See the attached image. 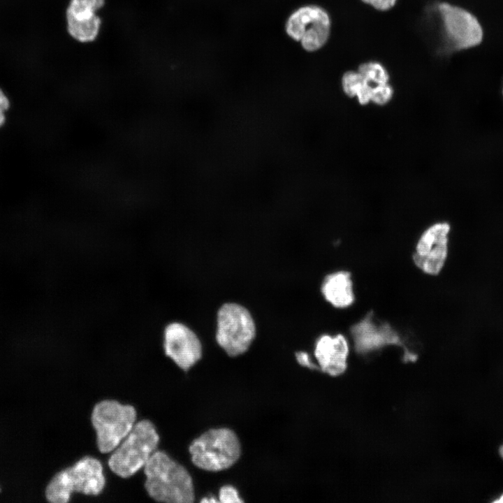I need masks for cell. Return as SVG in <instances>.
Returning a JSON list of instances; mask_svg holds the SVG:
<instances>
[{"mask_svg":"<svg viewBox=\"0 0 503 503\" xmlns=\"http://www.w3.org/2000/svg\"><path fill=\"white\" fill-rule=\"evenodd\" d=\"M451 225L446 221L435 223L421 235L413 260L423 272L438 275L444 268L449 253V234Z\"/></svg>","mask_w":503,"mask_h":503,"instance_id":"obj_9","label":"cell"},{"mask_svg":"<svg viewBox=\"0 0 503 503\" xmlns=\"http://www.w3.org/2000/svg\"><path fill=\"white\" fill-rule=\"evenodd\" d=\"M393 92V88L388 82L374 85L371 102L377 105H385L391 101Z\"/></svg>","mask_w":503,"mask_h":503,"instance_id":"obj_17","label":"cell"},{"mask_svg":"<svg viewBox=\"0 0 503 503\" xmlns=\"http://www.w3.org/2000/svg\"><path fill=\"white\" fill-rule=\"evenodd\" d=\"M105 486L99 460L86 456L55 474L45 488V497L52 503L69 502L73 493L98 495Z\"/></svg>","mask_w":503,"mask_h":503,"instance_id":"obj_2","label":"cell"},{"mask_svg":"<svg viewBox=\"0 0 503 503\" xmlns=\"http://www.w3.org/2000/svg\"><path fill=\"white\" fill-rule=\"evenodd\" d=\"M358 72L363 78L373 85L388 82L389 75L384 66L375 61L360 64Z\"/></svg>","mask_w":503,"mask_h":503,"instance_id":"obj_15","label":"cell"},{"mask_svg":"<svg viewBox=\"0 0 503 503\" xmlns=\"http://www.w3.org/2000/svg\"><path fill=\"white\" fill-rule=\"evenodd\" d=\"M321 293L329 303L337 308H346L355 300L351 274L344 270L326 275L321 284Z\"/></svg>","mask_w":503,"mask_h":503,"instance_id":"obj_13","label":"cell"},{"mask_svg":"<svg viewBox=\"0 0 503 503\" xmlns=\"http://www.w3.org/2000/svg\"><path fill=\"white\" fill-rule=\"evenodd\" d=\"M256 335L250 312L236 303H226L217 313L216 340L229 356L244 353Z\"/></svg>","mask_w":503,"mask_h":503,"instance_id":"obj_6","label":"cell"},{"mask_svg":"<svg viewBox=\"0 0 503 503\" xmlns=\"http://www.w3.org/2000/svg\"><path fill=\"white\" fill-rule=\"evenodd\" d=\"M163 349L165 354L184 371L189 370L202 356V345L196 333L179 322L166 327Z\"/></svg>","mask_w":503,"mask_h":503,"instance_id":"obj_10","label":"cell"},{"mask_svg":"<svg viewBox=\"0 0 503 503\" xmlns=\"http://www.w3.org/2000/svg\"><path fill=\"white\" fill-rule=\"evenodd\" d=\"M330 20L328 13L317 6H305L294 11L286 24V31L300 41L309 52L320 49L330 35Z\"/></svg>","mask_w":503,"mask_h":503,"instance_id":"obj_8","label":"cell"},{"mask_svg":"<svg viewBox=\"0 0 503 503\" xmlns=\"http://www.w3.org/2000/svg\"><path fill=\"white\" fill-rule=\"evenodd\" d=\"M218 500L221 503L243 502L236 488L231 485L223 486L219 489Z\"/></svg>","mask_w":503,"mask_h":503,"instance_id":"obj_18","label":"cell"},{"mask_svg":"<svg viewBox=\"0 0 503 503\" xmlns=\"http://www.w3.org/2000/svg\"><path fill=\"white\" fill-rule=\"evenodd\" d=\"M366 319L353 330L356 346L359 352L368 353L387 344H399L398 337L390 330L384 327L377 329L372 325L368 318Z\"/></svg>","mask_w":503,"mask_h":503,"instance_id":"obj_14","label":"cell"},{"mask_svg":"<svg viewBox=\"0 0 503 503\" xmlns=\"http://www.w3.org/2000/svg\"><path fill=\"white\" fill-rule=\"evenodd\" d=\"M361 1H363L364 3L370 4V5H372V2L374 1V0H361Z\"/></svg>","mask_w":503,"mask_h":503,"instance_id":"obj_25","label":"cell"},{"mask_svg":"<svg viewBox=\"0 0 503 503\" xmlns=\"http://www.w3.org/2000/svg\"><path fill=\"white\" fill-rule=\"evenodd\" d=\"M189 451L195 466L208 472H219L238 460L241 446L232 430L219 428L208 430L194 439Z\"/></svg>","mask_w":503,"mask_h":503,"instance_id":"obj_4","label":"cell"},{"mask_svg":"<svg viewBox=\"0 0 503 503\" xmlns=\"http://www.w3.org/2000/svg\"><path fill=\"white\" fill-rule=\"evenodd\" d=\"M363 82L364 78L358 71H347L342 78V90L347 96L354 98Z\"/></svg>","mask_w":503,"mask_h":503,"instance_id":"obj_16","label":"cell"},{"mask_svg":"<svg viewBox=\"0 0 503 503\" xmlns=\"http://www.w3.org/2000/svg\"><path fill=\"white\" fill-rule=\"evenodd\" d=\"M438 12L449 51L466 50L481 43L483 29L472 13L446 2L438 4Z\"/></svg>","mask_w":503,"mask_h":503,"instance_id":"obj_7","label":"cell"},{"mask_svg":"<svg viewBox=\"0 0 503 503\" xmlns=\"http://www.w3.org/2000/svg\"><path fill=\"white\" fill-rule=\"evenodd\" d=\"M143 469L145 490L154 500L166 503L194 501V483L189 472L164 451L156 450Z\"/></svg>","mask_w":503,"mask_h":503,"instance_id":"obj_1","label":"cell"},{"mask_svg":"<svg viewBox=\"0 0 503 503\" xmlns=\"http://www.w3.org/2000/svg\"><path fill=\"white\" fill-rule=\"evenodd\" d=\"M10 106L9 100L0 89V111L4 112Z\"/></svg>","mask_w":503,"mask_h":503,"instance_id":"obj_21","label":"cell"},{"mask_svg":"<svg viewBox=\"0 0 503 503\" xmlns=\"http://www.w3.org/2000/svg\"><path fill=\"white\" fill-rule=\"evenodd\" d=\"M5 122L4 112L0 111V127Z\"/></svg>","mask_w":503,"mask_h":503,"instance_id":"obj_23","label":"cell"},{"mask_svg":"<svg viewBox=\"0 0 503 503\" xmlns=\"http://www.w3.org/2000/svg\"><path fill=\"white\" fill-rule=\"evenodd\" d=\"M105 0H71L66 10L69 34L81 43L93 41L98 36L101 19L96 15Z\"/></svg>","mask_w":503,"mask_h":503,"instance_id":"obj_11","label":"cell"},{"mask_svg":"<svg viewBox=\"0 0 503 503\" xmlns=\"http://www.w3.org/2000/svg\"><path fill=\"white\" fill-rule=\"evenodd\" d=\"M499 454L500 457L503 459V445H502L499 449Z\"/></svg>","mask_w":503,"mask_h":503,"instance_id":"obj_24","label":"cell"},{"mask_svg":"<svg viewBox=\"0 0 503 503\" xmlns=\"http://www.w3.org/2000/svg\"><path fill=\"white\" fill-rule=\"evenodd\" d=\"M159 435L154 423L148 419L136 423L108 460L110 469L118 476L126 479L144 467L156 450Z\"/></svg>","mask_w":503,"mask_h":503,"instance_id":"obj_3","label":"cell"},{"mask_svg":"<svg viewBox=\"0 0 503 503\" xmlns=\"http://www.w3.org/2000/svg\"><path fill=\"white\" fill-rule=\"evenodd\" d=\"M395 2L396 0H374L371 6L379 10H387L391 8Z\"/></svg>","mask_w":503,"mask_h":503,"instance_id":"obj_20","label":"cell"},{"mask_svg":"<svg viewBox=\"0 0 503 503\" xmlns=\"http://www.w3.org/2000/svg\"><path fill=\"white\" fill-rule=\"evenodd\" d=\"M349 352L348 342L342 334L323 335L315 343L314 356L319 370L331 376L345 371Z\"/></svg>","mask_w":503,"mask_h":503,"instance_id":"obj_12","label":"cell"},{"mask_svg":"<svg viewBox=\"0 0 503 503\" xmlns=\"http://www.w3.org/2000/svg\"><path fill=\"white\" fill-rule=\"evenodd\" d=\"M497 502H503V494L500 497V499L498 500H496Z\"/></svg>","mask_w":503,"mask_h":503,"instance_id":"obj_26","label":"cell"},{"mask_svg":"<svg viewBox=\"0 0 503 503\" xmlns=\"http://www.w3.org/2000/svg\"><path fill=\"white\" fill-rule=\"evenodd\" d=\"M136 418V410L131 404L108 399L97 402L92 411L91 423L99 451H113L131 432Z\"/></svg>","mask_w":503,"mask_h":503,"instance_id":"obj_5","label":"cell"},{"mask_svg":"<svg viewBox=\"0 0 503 503\" xmlns=\"http://www.w3.org/2000/svg\"><path fill=\"white\" fill-rule=\"evenodd\" d=\"M296 357L298 363L302 366L307 367L312 370H319V367L311 361L307 353L305 351L297 352L296 353Z\"/></svg>","mask_w":503,"mask_h":503,"instance_id":"obj_19","label":"cell"},{"mask_svg":"<svg viewBox=\"0 0 503 503\" xmlns=\"http://www.w3.org/2000/svg\"><path fill=\"white\" fill-rule=\"evenodd\" d=\"M201 502L214 503V502H219L218 499H216L215 497L211 495V496L204 497L203 500H201Z\"/></svg>","mask_w":503,"mask_h":503,"instance_id":"obj_22","label":"cell"}]
</instances>
